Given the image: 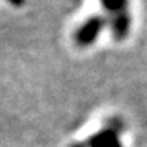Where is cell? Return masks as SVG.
Instances as JSON below:
<instances>
[{"label":"cell","instance_id":"5","mask_svg":"<svg viewBox=\"0 0 147 147\" xmlns=\"http://www.w3.org/2000/svg\"><path fill=\"white\" fill-rule=\"evenodd\" d=\"M9 3H11L13 6H16V8H20V6L25 5V0H8Z\"/></svg>","mask_w":147,"mask_h":147},{"label":"cell","instance_id":"1","mask_svg":"<svg viewBox=\"0 0 147 147\" xmlns=\"http://www.w3.org/2000/svg\"><path fill=\"white\" fill-rule=\"evenodd\" d=\"M105 27V19L102 16L96 14L91 16L78 30L75 31V42L80 47H88L97 39L100 31Z\"/></svg>","mask_w":147,"mask_h":147},{"label":"cell","instance_id":"2","mask_svg":"<svg viewBox=\"0 0 147 147\" xmlns=\"http://www.w3.org/2000/svg\"><path fill=\"white\" fill-rule=\"evenodd\" d=\"M89 147H122L117 138V131L113 128H105V130L96 133L88 139Z\"/></svg>","mask_w":147,"mask_h":147},{"label":"cell","instance_id":"4","mask_svg":"<svg viewBox=\"0 0 147 147\" xmlns=\"http://www.w3.org/2000/svg\"><path fill=\"white\" fill-rule=\"evenodd\" d=\"M100 2L107 11H113L116 14L127 11V0H100Z\"/></svg>","mask_w":147,"mask_h":147},{"label":"cell","instance_id":"3","mask_svg":"<svg viewBox=\"0 0 147 147\" xmlns=\"http://www.w3.org/2000/svg\"><path fill=\"white\" fill-rule=\"evenodd\" d=\"M130 31V16L128 13H119L113 20V34L117 41H122Z\"/></svg>","mask_w":147,"mask_h":147}]
</instances>
